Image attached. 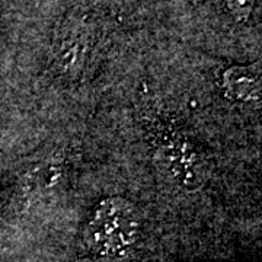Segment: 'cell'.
I'll return each instance as SVG.
<instances>
[{"label": "cell", "instance_id": "cell-1", "mask_svg": "<svg viewBox=\"0 0 262 262\" xmlns=\"http://www.w3.org/2000/svg\"><path fill=\"white\" fill-rule=\"evenodd\" d=\"M139 236V211L131 201L121 196L99 201L86 220L84 242L96 258L121 259L128 255Z\"/></svg>", "mask_w": 262, "mask_h": 262}, {"label": "cell", "instance_id": "cell-2", "mask_svg": "<svg viewBox=\"0 0 262 262\" xmlns=\"http://www.w3.org/2000/svg\"><path fill=\"white\" fill-rule=\"evenodd\" d=\"M229 9L232 10L239 19H246L251 13L253 6V0H225Z\"/></svg>", "mask_w": 262, "mask_h": 262}]
</instances>
